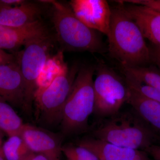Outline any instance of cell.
Wrapping results in <instances>:
<instances>
[{"mask_svg":"<svg viewBox=\"0 0 160 160\" xmlns=\"http://www.w3.org/2000/svg\"><path fill=\"white\" fill-rule=\"evenodd\" d=\"M111 9L108 39L109 53L122 67L147 66L151 63L149 46L139 27L119 2Z\"/></svg>","mask_w":160,"mask_h":160,"instance_id":"cell-1","label":"cell"},{"mask_svg":"<svg viewBox=\"0 0 160 160\" xmlns=\"http://www.w3.org/2000/svg\"><path fill=\"white\" fill-rule=\"evenodd\" d=\"M132 109L107 118L93 131L94 138L115 146L143 151L156 144L158 138Z\"/></svg>","mask_w":160,"mask_h":160,"instance_id":"cell-2","label":"cell"},{"mask_svg":"<svg viewBox=\"0 0 160 160\" xmlns=\"http://www.w3.org/2000/svg\"><path fill=\"white\" fill-rule=\"evenodd\" d=\"M95 68L84 66L79 69L63 108L62 131L66 135L86 130L94 110L93 77Z\"/></svg>","mask_w":160,"mask_h":160,"instance_id":"cell-3","label":"cell"},{"mask_svg":"<svg viewBox=\"0 0 160 160\" xmlns=\"http://www.w3.org/2000/svg\"><path fill=\"white\" fill-rule=\"evenodd\" d=\"M45 2L52 6V20L58 38L66 50L95 53L104 52L100 32L82 22L70 6L55 1Z\"/></svg>","mask_w":160,"mask_h":160,"instance_id":"cell-4","label":"cell"},{"mask_svg":"<svg viewBox=\"0 0 160 160\" xmlns=\"http://www.w3.org/2000/svg\"><path fill=\"white\" fill-rule=\"evenodd\" d=\"M79 69L75 64L69 68L66 63L49 85L38 89L34 100L40 119L45 124L53 126L62 122L64 105Z\"/></svg>","mask_w":160,"mask_h":160,"instance_id":"cell-5","label":"cell"},{"mask_svg":"<svg viewBox=\"0 0 160 160\" xmlns=\"http://www.w3.org/2000/svg\"><path fill=\"white\" fill-rule=\"evenodd\" d=\"M93 81L94 106L98 118H108L117 114L127 103L130 90L124 78L108 66L100 64Z\"/></svg>","mask_w":160,"mask_h":160,"instance_id":"cell-6","label":"cell"},{"mask_svg":"<svg viewBox=\"0 0 160 160\" xmlns=\"http://www.w3.org/2000/svg\"><path fill=\"white\" fill-rule=\"evenodd\" d=\"M52 45L50 34L32 40L15 54L25 86V109H31L37 91L40 75L47 60Z\"/></svg>","mask_w":160,"mask_h":160,"instance_id":"cell-7","label":"cell"},{"mask_svg":"<svg viewBox=\"0 0 160 160\" xmlns=\"http://www.w3.org/2000/svg\"><path fill=\"white\" fill-rule=\"evenodd\" d=\"M70 7L77 17L86 26L107 36L111 9L105 0H73Z\"/></svg>","mask_w":160,"mask_h":160,"instance_id":"cell-8","label":"cell"},{"mask_svg":"<svg viewBox=\"0 0 160 160\" xmlns=\"http://www.w3.org/2000/svg\"><path fill=\"white\" fill-rule=\"evenodd\" d=\"M20 135L32 152L44 156L49 160H61L62 146L61 138L56 135L25 124Z\"/></svg>","mask_w":160,"mask_h":160,"instance_id":"cell-9","label":"cell"},{"mask_svg":"<svg viewBox=\"0 0 160 160\" xmlns=\"http://www.w3.org/2000/svg\"><path fill=\"white\" fill-rule=\"evenodd\" d=\"M0 97L11 106L25 109V86L16 60L0 65Z\"/></svg>","mask_w":160,"mask_h":160,"instance_id":"cell-10","label":"cell"},{"mask_svg":"<svg viewBox=\"0 0 160 160\" xmlns=\"http://www.w3.org/2000/svg\"><path fill=\"white\" fill-rule=\"evenodd\" d=\"M49 34L40 20L19 27L0 25V49L15 50L25 46L32 40Z\"/></svg>","mask_w":160,"mask_h":160,"instance_id":"cell-11","label":"cell"},{"mask_svg":"<svg viewBox=\"0 0 160 160\" xmlns=\"http://www.w3.org/2000/svg\"><path fill=\"white\" fill-rule=\"evenodd\" d=\"M77 145L89 149L99 160H151L143 150L120 147L95 138L84 139Z\"/></svg>","mask_w":160,"mask_h":160,"instance_id":"cell-12","label":"cell"},{"mask_svg":"<svg viewBox=\"0 0 160 160\" xmlns=\"http://www.w3.org/2000/svg\"><path fill=\"white\" fill-rule=\"evenodd\" d=\"M123 4L126 11L139 27L145 38L150 41L152 44L160 45V12L147 6Z\"/></svg>","mask_w":160,"mask_h":160,"instance_id":"cell-13","label":"cell"},{"mask_svg":"<svg viewBox=\"0 0 160 160\" xmlns=\"http://www.w3.org/2000/svg\"><path fill=\"white\" fill-rule=\"evenodd\" d=\"M41 13L38 6L27 1L12 7L0 5V25L21 27L39 20Z\"/></svg>","mask_w":160,"mask_h":160,"instance_id":"cell-14","label":"cell"},{"mask_svg":"<svg viewBox=\"0 0 160 160\" xmlns=\"http://www.w3.org/2000/svg\"><path fill=\"white\" fill-rule=\"evenodd\" d=\"M129 90L127 103L131 105L160 141V103L143 97L131 89Z\"/></svg>","mask_w":160,"mask_h":160,"instance_id":"cell-15","label":"cell"},{"mask_svg":"<svg viewBox=\"0 0 160 160\" xmlns=\"http://www.w3.org/2000/svg\"><path fill=\"white\" fill-rule=\"evenodd\" d=\"M24 124L11 105L0 97V129L9 137L20 135Z\"/></svg>","mask_w":160,"mask_h":160,"instance_id":"cell-16","label":"cell"},{"mask_svg":"<svg viewBox=\"0 0 160 160\" xmlns=\"http://www.w3.org/2000/svg\"><path fill=\"white\" fill-rule=\"evenodd\" d=\"M123 72L136 79L160 91V71L152 66L122 67Z\"/></svg>","mask_w":160,"mask_h":160,"instance_id":"cell-17","label":"cell"},{"mask_svg":"<svg viewBox=\"0 0 160 160\" xmlns=\"http://www.w3.org/2000/svg\"><path fill=\"white\" fill-rule=\"evenodd\" d=\"M2 150L6 160H23L31 152L21 135L9 137L3 143Z\"/></svg>","mask_w":160,"mask_h":160,"instance_id":"cell-18","label":"cell"},{"mask_svg":"<svg viewBox=\"0 0 160 160\" xmlns=\"http://www.w3.org/2000/svg\"><path fill=\"white\" fill-rule=\"evenodd\" d=\"M65 64L62 52L54 57L49 58L40 75L38 81V89L49 85L59 74Z\"/></svg>","mask_w":160,"mask_h":160,"instance_id":"cell-19","label":"cell"},{"mask_svg":"<svg viewBox=\"0 0 160 160\" xmlns=\"http://www.w3.org/2000/svg\"><path fill=\"white\" fill-rule=\"evenodd\" d=\"M124 80L129 89L143 97L160 103V91L140 82L129 73L123 72Z\"/></svg>","mask_w":160,"mask_h":160,"instance_id":"cell-20","label":"cell"},{"mask_svg":"<svg viewBox=\"0 0 160 160\" xmlns=\"http://www.w3.org/2000/svg\"><path fill=\"white\" fill-rule=\"evenodd\" d=\"M62 152L66 157V160H99L89 149L77 145L63 146Z\"/></svg>","mask_w":160,"mask_h":160,"instance_id":"cell-21","label":"cell"},{"mask_svg":"<svg viewBox=\"0 0 160 160\" xmlns=\"http://www.w3.org/2000/svg\"><path fill=\"white\" fill-rule=\"evenodd\" d=\"M118 2L147 6L160 12V0H123Z\"/></svg>","mask_w":160,"mask_h":160,"instance_id":"cell-22","label":"cell"},{"mask_svg":"<svg viewBox=\"0 0 160 160\" xmlns=\"http://www.w3.org/2000/svg\"><path fill=\"white\" fill-rule=\"evenodd\" d=\"M150 62L160 69V45L152 44L149 46Z\"/></svg>","mask_w":160,"mask_h":160,"instance_id":"cell-23","label":"cell"},{"mask_svg":"<svg viewBox=\"0 0 160 160\" xmlns=\"http://www.w3.org/2000/svg\"><path fill=\"white\" fill-rule=\"evenodd\" d=\"M16 60L15 54L6 52L0 49V65L12 62Z\"/></svg>","mask_w":160,"mask_h":160,"instance_id":"cell-24","label":"cell"},{"mask_svg":"<svg viewBox=\"0 0 160 160\" xmlns=\"http://www.w3.org/2000/svg\"><path fill=\"white\" fill-rule=\"evenodd\" d=\"M154 160H160V145L154 144L145 150Z\"/></svg>","mask_w":160,"mask_h":160,"instance_id":"cell-25","label":"cell"},{"mask_svg":"<svg viewBox=\"0 0 160 160\" xmlns=\"http://www.w3.org/2000/svg\"><path fill=\"white\" fill-rule=\"evenodd\" d=\"M25 2L26 1L22 0H0V5L8 7H12L19 6Z\"/></svg>","mask_w":160,"mask_h":160,"instance_id":"cell-26","label":"cell"},{"mask_svg":"<svg viewBox=\"0 0 160 160\" xmlns=\"http://www.w3.org/2000/svg\"><path fill=\"white\" fill-rule=\"evenodd\" d=\"M23 160H49L42 155L31 152L29 153Z\"/></svg>","mask_w":160,"mask_h":160,"instance_id":"cell-27","label":"cell"},{"mask_svg":"<svg viewBox=\"0 0 160 160\" xmlns=\"http://www.w3.org/2000/svg\"><path fill=\"white\" fill-rule=\"evenodd\" d=\"M2 139H0V160H6L2 150Z\"/></svg>","mask_w":160,"mask_h":160,"instance_id":"cell-28","label":"cell"},{"mask_svg":"<svg viewBox=\"0 0 160 160\" xmlns=\"http://www.w3.org/2000/svg\"><path fill=\"white\" fill-rule=\"evenodd\" d=\"M3 133H4V132H3L2 130L0 129V139H2Z\"/></svg>","mask_w":160,"mask_h":160,"instance_id":"cell-29","label":"cell"}]
</instances>
